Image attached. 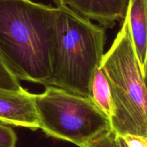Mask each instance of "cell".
I'll return each instance as SVG.
<instances>
[{"label":"cell","instance_id":"cell-1","mask_svg":"<svg viewBox=\"0 0 147 147\" xmlns=\"http://www.w3.org/2000/svg\"><path fill=\"white\" fill-rule=\"evenodd\" d=\"M57 7L0 0V57L18 80L52 85Z\"/></svg>","mask_w":147,"mask_h":147},{"label":"cell","instance_id":"cell-2","mask_svg":"<svg viewBox=\"0 0 147 147\" xmlns=\"http://www.w3.org/2000/svg\"><path fill=\"white\" fill-rule=\"evenodd\" d=\"M56 28L51 86L90 98L104 56L105 30L63 6H57Z\"/></svg>","mask_w":147,"mask_h":147},{"label":"cell","instance_id":"cell-3","mask_svg":"<svg viewBox=\"0 0 147 147\" xmlns=\"http://www.w3.org/2000/svg\"><path fill=\"white\" fill-rule=\"evenodd\" d=\"M100 66L110 90L112 129L120 136L147 138V89L127 16Z\"/></svg>","mask_w":147,"mask_h":147},{"label":"cell","instance_id":"cell-4","mask_svg":"<svg viewBox=\"0 0 147 147\" xmlns=\"http://www.w3.org/2000/svg\"><path fill=\"white\" fill-rule=\"evenodd\" d=\"M34 99L40 128L53 138L83 147L112 128L110 118L88 97L46 86Z\"/></svg>","mask_w":147,"mask_h":147},{"label":"cell","instance_id":"cell-5","mask_svg":"<svg viewBox=\"0 0 147 147\" xmlns=\"http://www.w3.org/2000/svg\"><path fill=\"white\" fill-rule=\"evenodd\" d=\"M0 123L32 130L40 128L34 94L25 89H0Z\"/></svg>","mask_w":147,"mask_h":147},{"label":"cell","instance_id":"cell-6","mask_svg":"<svg viewBox=\"0 0 147 147\" xmlns=\"http://www.w3.org/2000/svg\"><path fill=\"white\" fill-rule=\"evenodd\" d=\"M130 0H54L57 6L69 7L103 28H112L115 22L124 20Z\"/></svg>","mask_w":147,"mask_h":147},{"label":"cell","instance_id":"cell-7","mask_svg":"<svg viewBox=\"0 0 147 147\" xmlns=\"http://www.w3.org/2000/svg\"><path fill=\"white\" fill-rule=\"evenodd\" d=\"M126 16L134 49L142 70L147 54V0H130Z\"/></svg>","mask_w":147,"mask_h":147},{"label":"cell","instance_id":"cell-8","mask_svg":"<svg viewBox=\"0 0 147 147\" xmlns=\"http://www.w3.org/2000/svg\"><path fill=\"white\" fill-rule=\"evenodd\" d=\"M90 99L108 117L112 113V102L109 83L105 73L100 66L94 74L90 88Z\"/></svg>","mask_w":147,"mask_h":147},{"label":"cell","instance_id":"cell-9","mask_svg":"<svg viewBox=\"0 0 147 147\" xmlns=\"http://www.w3.org/2000/svg\"><path fill=\"white\" fill-rule=\"evenodd\" d=\"M0 89L9 90H20L23 89L19 80L8 69L0 57Z\"/></svg>","mask_w":147,"mask_h":147},{"label":"cell","instance_id":"cell-10","mask_svg":"<svg viewBox=\"0 0 147 147\" xmlns=\"http://www.w3.org/2000/svg\"><path fill=\"white\" fill-rule=\"evenodd\" d=\"M83 147H121L118 136L111 128L89 141Z\"/></svg>","mask_w":147,"mask_h":147},{"label":"cell","instance_id":"cell-11","mask_svg":"<svg viewBox=\"0 0 147 147\" xmlns=\"http://www.w3.org/2000/svg\"><path fill=\"white\" fill-rule=\"evenodd\" d=\"M17 136L9 125L0 123V147H16Z\"/></svg>","mask_w":147,"mask_h":147},{"label":"cell","instance_id":"cell-12","mask_svg":"<svg viewBox=\"0 0 147 147\" xmlns=\"http://www.w3.org/2000/svg\"><path fill=\"white\" fill-rule=\"evenodd\" d=\"M128 147H147V138L126 135L122 136Z\"/></svg>","mask_w":147,"mask_h":147},{"label":"cell","instance_id":"cell-13","mask_svg":"<svg viewBox=\"0 0 147 147\" xmlns=\"http://www.w3.org/2000/svg\"><path fill=\"white\" fill-rule=\"evenodd\" d=\"M142 74H143V78H144V83H145L146 87L147 89V54H146V57L144 66L142 69Z\"/></svg>","mask_w":147,"mask_h":147},{"label":"cell","instance_id":"cell-14","mask_svg":"<svg viewBox=\"0 0 147 147\" xmlns=\"http://www.w3.org/2000/svg\"><path fill=\"white\" fill-rule=\"evenodd\" d=\"M118 139H119V142H120V144H121V147H128L122 136H118Z\"/></svg>","mask_w":147,"mask_h":147}]
</instances>
